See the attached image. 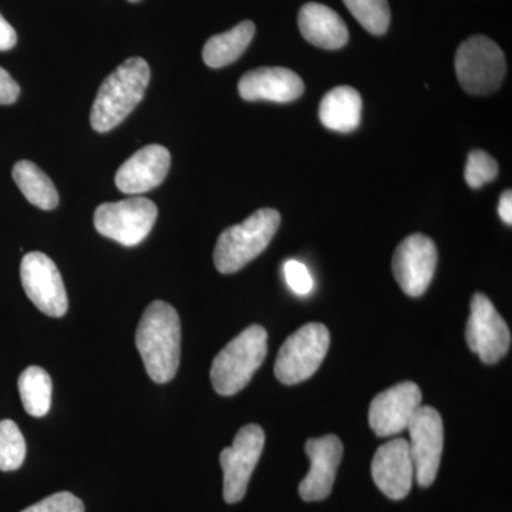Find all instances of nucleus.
Returning a JSON list of instances; mask_svg holds the SVG:
<instances>
[{
	"label": "nucleus",
	"mask_w": 512,
	"mask_h": 512,
	"mask_svg": "<svg viewBox=\"0 0 512 512\" xmlns=\"http://www.w3.org/2000/svg\"><path fill=\"white\" fill-rule=\"evenodd\" d=\"M498 175V163L483 150H474L468 154L464 178L471 188H481L491 183Z\"/></svg>",
	"instance_id": "25"
},
{
	"label": "nucleus",
	"mask_w": 512,
	"mask_h": 512,
	"mask_svg": "<svg viewBox=\"0 0 512 512\" xmlns=\"http://www.w3.org/2000/svg\"><path fill=\"white\" fill-rule=\"evenodd\" d=\"M136 345L148 376L168 383L177 375L181 356V322L170 303H151L138 323Z\"/></svg>",
	"instance_id": "1"
},
{
	"label": "nucleus",
	"mask_w": 512,
	"mask_h": 512,
	"mask_svg": "<svg viewBox=\"0 0 512 512\" xmlns=\"http://www.w3.org/2000/svg\"><path fill=\"white\" fill-rule=\"evenodd\" d=\"M171 165V154L160 144L138 150L116 174L117 188L124 194H144L164 183Z\"/></svg>",
	"instance_id": "16"
},
{
	"label": "nucleus",
	"mask_w": 512,
	"mask_h": 512,
	"mask_svg": "<svg viewBox=\"0 0 512 512\" xmlns=\"http://www.w3.org/2000/svg\"><path fill=\"white\" fill-rule=\"evenodd\" d=\"M255 25L251 20H244L234 29L221 35L212 36L205 43L202 59L212 69H221L237 62L242 53L251 45L255 36Z\"/></svg>",
	"instance_id": "20"
},
{
	"label": "nucleus",
	"mask_w": 512,
	"mask_h": 512,
	"mask_svg": "<svg viewBox=\"0 0 512 512\" xmlns=\"http://www.w3.org/2000/svg\"><path fill=\"white\" fill-rule=\"evenodd\" d=\"M437 247L433 239L413 234L400 242L393 255L392 269L397 284L412 298H419L429 289L436 274Z\"/></svg>",
	"instance_id": "12"
},
{
	"label": "nucleus",
	"mask_w": 512,
	"mask_h": 512,
	"mask_svg": "<svg viewBox=\"0 0 512 512\" xmlns=\"http://www.w3.org/2000/svg\"><path fill=\"white\" fill-rule=\"evenodd\" d=\"M466 340L471 352L480 356L481 362L487 365L500 362L510 350V328L484 293H476L471 299Z\"/></svg>",
	"instance_id": "9"
},
{
	"label": "nucleus",
	"mask_w": 512,
	"mask_h": 512,
	"mask_svg": "<svg viewBox=\"0 0 512 512\" xmlns=\"http://www.w3.org/2000/svg\"><path fill=\"white\" fill-rule=\"evenodd\" d=\"M22 512H84V504L76 495L62 491L50 495Z\"/></svg>",
	"instance_id": "26"
},
{
	"label": "nucleus",
	"mask_w": 512,
	"mask_h": 512,
	"mask_svg": "<svg viewBox=\"0 0 512 512\" xmlns=\"http://www.w3.org/2000/svg\"><path fill=\"white\" fill-rule=\"evenodd\" d=\"M357 22L372 33L384 35L390 26V8L387 0H343Z\"/></svg>",
	"instance_id": "23"
},
{
	"label": "nucleus",
	"mask_w": 512,
	"mask_h": 512,
	"mask_svg": "<svg viewBox=\"0 0 512 512\" xmlns=\"http://www.w3.org/2000/svg\"><path fill=\"white\" fill-rule=\"evenodd\" d=\"M498 214L505 224H512V194L511 190L504 191L498 202Z\"/></svg>",
	"instance_id": "30"
},
{
	"label": "nucleus",
	"mask_w": 512,
	"mask_h": 512,
	"mask_svg": "<svg viewBox=\"0 0 512 512\" xmlns=\"http://www.w3.org/2000/svg\"><path fill=\"white\" fill-rule=\"evenodd\" d=\"M19 393L26 413L43 417L52 406V379L42 367L30 366L19 377Z\"/></svg>",
	"instance_id": "22"
},
{
	"label": "nucleus",
	"mask_w": 512,
	"mask_h": 512,
	"mask_svg": "<svg viewBox=\"0 0 512 512\" xmlns=\"http://www.w3.org/2000/svg\"><path fill=\"white\" fill-rule=\"evenodd\" d=\"M423 394L413 382H403L377 394L369 407V424L376 436L390 437L403 433L413 414L421 406Z\"/></svg>",
	"instance_id": "13"
},
{
	"label": "nucleus",
	"mask_w": 512,
	"mask_h": 512,
	"mask_svg": "<svg viewBox=\"0 0 512 512\" xmlns=\"http://www.w3.org/2000/svg\"><path fill=\"white\" fill-rule=\"evenodd\" d=\"M410 454L414 477L420 487H430L439 473L444 446L443 419L436 409L420 406L409 421Z\"/></svg>",
	"instance_id": "10"
},
{
	"label": "nucleus",
	"mask_w": 512,
	"mask_h": 512,
	"mask_svg": "<svg viewBox=\"0 0 512 512\" xmlns=\"http://www.w3.org/2000/svg\"><path fill=\"white\" fill-rule=\"evenodd\" d=\"M305 450L311 460V470L299 484V495L306 503L325 500L332 493L336 473L342 461V441L338 436L326 434L319 439L306 441Z\"/></svg>",
	"instance_id": "14"
},
{
	"label": "nucleus",
	"mask_w": 512,
	"mask_h": 512,
	"mask_svg": "<svg viewBox=\"0 0 512 512\" xmlns=\"http://www.w3.org/2000/svg\"><path fill=\"white\" fill-rule=\"evenodd\" d=\"M268 353V333L259 325L242 330L218 353L211 366V382L221 396H234L251 382Z\"/></svg>",
	"instance_id": "3"
},
{
	"label": "nucleus",
	"mask_w": 512,
	"mask_h": 512,
	"mask_svg": "<svg viewBox=\"0 0 512 512\" xmlns=\"http://www.w3.org/2000/svg\"><path fill=\"white\" fill-rule=\"evenodd\" d=\"M16 42H18V36H16L15 29L0 15V52L13 49Z\"/></svg>",
	"instance_id": "29"
},
{
	"label": "nucleus",
	"mask_w": 512,
	"mask_h": 512,
	"mask_svg": "<svg viewBox=\"0 0 512 512\" xmlns=\"http://www.w3.org/2000/svg\"><path fill=\"white\" fill-rule=\"evenodd\" d=\"M284 274L286 284H288L289 289H291L293 293H296V295L306 296L313 291L311 272H309V269L306 268V265L302 264V262L295 261V259L286 261Z\"/></svg>",
	"instance_id": "27"
},
{
	"label": "nucleus",
	"mask_w": 512,
	"mask_h": 512,
	"mask_svg": "<svg viewBox=\"0 0 512 512\" xmlns=\"http://www.w3.org/2000/svg\"><path fill=\"white\" fill-rule=\"evenodd\" d=\"M239 96L247 101H274L289 103L305 92L301 77L286 67H259L241 77Z\"/></svg>",
	"instance_id": "17"
},
{
	"label": "nucleus",
	"mask_w": 512,
	"mask_h": 512,
	"mask_svg": "<svg viewBox=\"0 0 512 512\" xmlns=\"http://www.w3.org/2000/svg\"><path fill=\"white\" fill-rule=\"evenodd\" d=\"M330 346V333L322 323H308L292 333L279 349L275 376L286 386L311 379L322 365Z\"/></svg>",
	"instance_id": "6"
},
{
	"label": "nucleus",
	"mask_w": 512,
	"mask_h": 512,
	"mask_svg": "<svg viewBox=\"0 0 512 512\" xmlns=\"http://www.w3.org/2000/svg\"><path fill=\"white\" fill-rule=\"evenodd\" d=\"M128 2L137 3V2H141V0H128Z\"/></svg>",
	"instance_id": "31"
},
{
	"label": "nucleus",
	"mask_w": 512,
	"mask_h": 512,
	"mask_svg": "<svg viewBox=\"0 0 512 512\" xmlns=\"http://www.w3.org/2000/svg\"><path fill=\"white\" fill-rule=\"evenodd\" d=\"M372 476L377 488L390 500L406 498L414 480L409 441L396 439L377 448L372 461Z\"/></svg>",
	"instance_id": "15"
},
{
	"label": "nucleus",
	"mask_w": 512,
	"mask_h": 512,
	"mask_svg": "<svg viewBox=\"0 0 512 512\" xmlns=\"http://www.w3.org/2000/svg\"><path fill=\"white\" fill-rule=\"evenodd\" d=\"M298 25L306 42L320 49H342L349 40L346 23L335 10L322 3L312 2L302 6Z\"/></svg>",
	"instance_id": "18"
},
{
	"label": "nucleus",
	"mask_w": 512,
	"mask_h": 512,
	"mask_svg": "<svg viewBox=\"0 0 512 512\" xmlns=\"http://www.w3.org/2000/svg\"><path fill=\"white\" fill-rule=\"evenodd\" d=\"M319 119L329 130L352 133L362 119V97L353 87H335L323 97Z\"/></svg>",
	"instance_id": "19"
},
{
	"label": "nucleus",
	"mask_w": 512,
	"mask_h": 512,
	"mask_svg": "<svg viewBox=\"0 0 512 512\" xmlns=\"http://www.w3.org/2000/svg\"><path fill=\"white\" fill-rule=\"evenodd\" d=\"M507 63L500 46L490 37L477 35L461 43L456 55L458 83L467 93L487 96L503 83Z\"/></svg>",
	"instance_id": "5"
},
{
	"label": "nucleus",
	"mask_w": 512,
	"mask_h": 512,
	"mask_svg": "<svg viewBox=\"0 0 512 512\" xmlns=\"http://www.w3.org/2000/svg\"><path fill=\"white\" fill-rule=\"evenodd\" d=\"M20 279L30 301L40 312L62 318L69 308L62 275L55 262L42 252H29L20 265Z\"/></svg>",
	"instance_id": "11"
},
{
	"label": "nucleus",
	"mask_w": 512,
	"mask_h": 512,
	"mask_svg": "<svg viewBox=\"0 0 512 512\" xmlns=\"http://www.w3.org/2000/svg\"><path fill=\"white\" fill-rule=\"evenodd\" d=\"M158 210L153 201L143 197L119 202H104L94 212V227L103 237L124 247H136L150 234L157 221Z\"/></svg>",
	"instance_id": "7"
},
{
	"label": "nucleus",
	"mask_w": 512,
	"mask_h": 512,
	"mask_svg": "<svg viewBox=\"0 0 512 512\" xmlns=\"http://www.w3.org/2000/svg\"><path fill=\"white\" fill-rule=\"evenodd\" d=\"M281 225V214L272 208L254 212L242 224L225 229L218 238L214 262L221 274H235L262 254Z\"/></svg>",
	"instance_id": "4"
},
{
	"label": "nucleus",
	"mask_w": 512,
	"mask_h": 512,
	"mask_svg": "<svg viewBox=\"0 0 512 512\" xmlns=\"http://www.w3.org/2000/svg\"><path fill=\"white\" fill-rule=\"evenodd\" d=\"M265 447V433L258 424L242 427L235 436L231 447L220 454L224 470V500L237 504L245 497L249 480Z\"/></svg>",
	"instance_id": "8"
},
{
	"label": "nucleus",
	"mask_w": 512,
	"mask_h": 512,
	"mask_svg": "<svg viewBox=\"0 0 512 512\" xmlns=\"http://www.w3.org/2000/svg\"><path fill=\"white\" fill-rule=\"evenodd\" d=\"M26 458V441L13 420L0 421V471H15Z\"/></svg>",
	"instance_id": "24"
},
{
	"label": "nucleus",
	"mask_w": 512,
	"mask_h": 512,
	"mask_svg": "<svg viewBox=\"0 0 512 512\" xmlns=\"http://www.w3.org/2000/svg\"><path fill=\"white\" fill-rule=\"evenodd\" d=\"M13 180L26 200L40 210H55L59 204V194L53 181L35 163L19 161L12 171Z\"/></svg>",
	"instance_id": "21"
},
{
	"label": "nucleus",
	"mask_w": 512,
	"mask_h": 512,
	"mask_svg": "<svg viewBox=\"0 0 512 512\" xmlns=\"http://www.w3.org/2000/svg\"><path fill=\"white\" fill-rule=\"evenodd\" d=\"M150 79V66L141 57H131L121 63L101 83L94 99L90 114L93 130L107 133L123 123L143 100Z\"/></svg>",
	"instance_id": "2"
},
{
	"label": "nucleus",
	"mask_w": 512,
	"mask_h": 512,
	"mask_svg": "<svg viewBox=\"0 0 512 512\" xmlns=\"http://www.w3.org/2000/svg\"><path fill=\"white\" fill-rule=\"evenodd\" d=\"M20 87L12 76L0 67V104L8 106L19 99Z\"/></svg>",
	"instance_id": "28"
}]
</instances>
